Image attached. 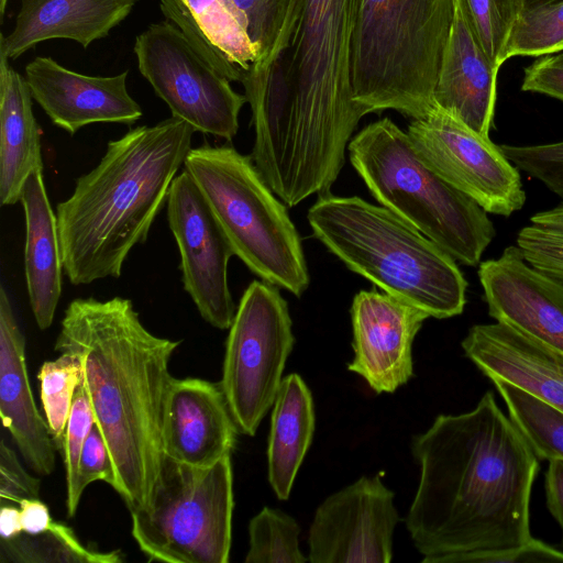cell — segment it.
Masks as SVG:
<instances>
[{
	"mask_svg": "<svg viewBox=\"0 0 563 563\" xmlns=\"http://www.w3.org/2000/svg\"><path fill=\"white\" fill-rule=\"evenodd\" d=\"M233 508L231 455L208 467L165 455L151 504L131 512L132 536L148 561L228 563Z\"/></svg>",
	"mask_w": 563,
	"mask_h": 563,
	"instance_id": "9c48e42d",
	"label": "cell"
},
{
	"mask_svg": "<svg viewBox=\"0 0 563 563\" xmlns=\"http://www.w3.org/2000/svg\"><path fill=\"white\" fill-rule=\"evenodd\" d=\"M95 422L93 410L82 378L76 389L65 432L58 448L66 471L68 517L76 514L81 499L82 494L78 484L79 461L85 441Z\"/></svg>",
	"mask_w": 563,
	"mask_h": 563,
	"instance_id": "e575fe53",
	"label": "cell"
},
{
	"mask_svg": "<svg viewBox=\"0 0 563 563\" xmlns=\"http://www.w3.org/2000/svg\"><path fill=\"white\" fill-rule=\"evenodd\" d=\"M519 169L563 199V141L539 145H499Z\"/></svg>",
	"mask_w": 563,
	"mask_h": 563,
	"instance_id": "d590c367",
	"label": "cell"
},
{
	"mask_svg": "<svg viewBox=\"0 0 563 563\" xmlns=\"http://www.w3.org/2000/svg\"><path fill=\"white\" fill-rule=\"evenodd\" d=\"M96 481H103L112 488L115 486V475L111 455L106 440L95 422L81 451L78 484L81 494L85 488Z\"/></svg>",
	"mask_w": 563,
	"mask_h": 563,
	"instance_id": "74e56055",
	"label": "cell"
},
{
	"mask_svg": "<svg viewBox=\"0 0 563 563\" xmlns=\"http://www.w3.org/2000/svg\"><path fill=\"white\" fill-rule=\"evenodd\" d=\"M159 7L206 63L242 81L257 53L231 0H161Z\"/></svg>",
	"mask_w": 563,
	"mask_h": 563,
	"instance_id": "603a6c76",
	"label": "cell"
},
{
	"mask_svg": "<svg viewBox=\"0 0 563 563\" xmlns=\"http://www.w3.org/2000/svg\"><path fill=\"white\" fill-rule=\"evenodd\" d=\"M137 0H20L12 32L0 52L15 59L41 42L67 38L87 48L124 21Z\"/></svg>",
	"mask_w": 563,
	"mask_h": 563,
	"instance_id": "7402d4cb",
	"label": "cell"
},
{
	"mask_svg": "<svg viewBox=\"0 0 563 563\" xmlns=\"http://www.w3.org/2000/svg\"><path fill=\"white\" fill-rule=\"evenodd\" d=\"M530 563L563 562V552L532 537L523 544L501 550H489L451 554L437 559L434 563Z\"/></svg>",
	"mask_w": 563,
	"mask_h": 563,
	"instance_id": "8d00e7d4",
	"label": "cell"
},
{
	"mask_svg": "<svg viewBox=\"0 0 563 563\" xmlns=\"http://www.w3.org/2000/svg\"><path fill=\"white\" fill-rule=\"evenodd\" d=\"M454 12L455 0H358L351 84L364 115L429 113Z\"/></svg>",
	"mask_w": 563,
	"mask_h": 563,
	"instance_id": "8992f818",
	"label": "cell"
},
{
	"mask_svg": "<svg viewBox=\"0 0 563 563\" xmlns=\"http://www.w3.org/2000/svg\"><path fill=\"white\" fill-rule=\"evenodd\" d=\"M521 90L563 101V51L544 55L526 67Z\"/></svg>",
	"mask_w": 563,
	"mask_h": 563,
	"instance_id": "ab89813d",
	"label": "cell"
},
{
	"mask_svg": "<svg viewBox=\"0 0 563 563\" xmlns=\"http://www.w3.org/2000/svg\"><path fill=\"white\" fill-rule=\"evenodd\" d=\"M41 482L30 475L21 465L15 452L9 448L4 440L0 443V496L20 505L25 499L40 498Z\"/></svg>",
	"mask_w": 563,
	"mask_h": 563,
	"instance_id": "f35d334b",
	"label": "cell"
},
{
	"mask_svg": "<svg viewBox=\"0 0 563 563\" xmlns=\"http://www.w3.org/2000/svg\"><path fill=\"white\" fill-rule=\"evenodd\" d=\"M179 344L147 330L123 297L76 298L60 322L54 349L82 360L95 421L113 463V489L130 512L148 507L159 477L168 365Z\"/></svg>",
	"mask_w": 563,
	"mask_h": 563,
	"instance_id": "3957f363",
	"label": "cell"
},
{
	"mask_svg": "<svg viewBox=\"0 0 563 563\" xmlns=\"http://www.w3.org/2000/svg\"><path fill=\"white\" fill-rule=\"evenodd\" d=\"M357 3L302 0L290 47L249 98L252 161L289 208L329 191L364 117L351 84Z\"/></svg>",
	"mask_w": 563,
	"mask_h": 563,
	"instance_id": "7a4b0ae2",
	"label": "cell"
},
{
	"mask_svg": "<svg viewBox=\"0 0 563 563\" xmlns=\"http://www.w3.org/2000/svg\"><path fill=\"white\" fill-rule=\"evenodd\" d=\"M488 314L563 353V284L530 266L516 245L479 263Z\"/></svg>",
	"mask_w": 563,
	"mask_h": 563,
	"instance_id": "2e32d148",
	"label": "cell"
},
{
	"mask_svg": "<svg viewBox=\"0 0 563 563\" xmlns=\"http://www.w3.org/2000/svg\"><path fill=\"white\" fill-rule=\"evenodd\" d=\"M473 27L483 48L500 68L507 60L512 29L527 0H464Z\"/></svg>",
	"mask_w": 563,
	"mask_h": 563,
	"instance_id": "836d02e7",
	"label": "cell"
},
{
	"mask_svg": "<svg viewBox=\"0 0 563 563\" xmlns=\"http://www.w3.org/2000/svg\"><path fill=\"white\" fill-rule=\"evenodd\" d=\"M24 71L33 99L70 135L92 123L132 125L143 115L126 89L128 70L111 77L88 76L37 56Z\"/></svg>",
	"mask_w": 563,
	"mask_h": 563,
	"instance_id": "e0dca14e",
	"label": "cell"
},
{
	"mask_svg": "<svg viewBox=\"0 0 563 563\" xmlns=\"http://www.w3.org/2000/svg\"><path fill=\"white\" fill-rule=\"evenodd\" d=\"M196 131L170 117L130 129L76 180L56 207L64 272L75 285L120 277L136 244L144 243L166 205Z\"/></svg>",
	"mask_w": 563,
	"mask_h": 563,
	"instance_id": "277c9868",
	"label": "cell"
},
{
	"mask_svg": "<svg viewBox=\"0 0 563 563\" xmlns=\"http://www.w3.org/2000/svg\"><path fill=\"white\" fill-rule=\"evenodd\" d=\"M32 93L24 77L0 52V201L21 200L24 184L43 170L41 131L32 109Z\"/></svg>",
	"mask_w": 563,
	"mask_h": 563,
	"instance_id": "d4e9b609",
	"label": "cell"
},
{
	"mask_svg": "<svg viewBox=\"0 0 563 563\" xmlns=\"http://www.w3.org/2000/svg\"><path fill=\"white\" fill-rule=\"evenodd\" d=\"M516 242L530 266L563 284V203L534 213Z\"/></svg>",
	"mask_w": 563,
	"mask_h": 563,
	"instance_id": "d6a6232c",
	"label": "cell"
},
{
	"mask_svg": "<svg viewBox=\"0 0 563 563\" xmlns=\"http://www.w3.org/2000/svg\"><path fill=\"white\" fill-rule=\"evenodd\" d=\"M407 133L422 159L487 213L509 217L526 201L519 169L499 145L434 103Z\"/></svg>",
	"mask_w": 563,
	"mask_h": 563,
	"instance_id": "7c38bea8",
	"label": "cell"
},
{
	"mask_svg": "<svg viewBox=\"0 0 563 563\" xmlns=\"http://www.w3.org/2000/svg\"><path fill=\"white\" fill-rule=\"evenodd\" d=\"M316 417L311 393L296 373L283 378L273 404L267 445L269 484L288 499L298 470L312 442Z\"/></svg>",
	"mask_w": 563,
	"mask_h": 563,
	"instance_id": "484cf974",
	"label": "cell"
},
{
	"mask_svg": "<svg viewBox=\"0 0 563 563\" xmlns=\"http://www.w3.org/2000/svg\"><path fill=\"white\" fill-rule=\"evenodd\" d=\"M547 507L563 532V461H550L544 478Z\"/></svg>",
	"mask_w": 563,
	"mask_h": 563,
	"instance_id": "60d3db41",
	"label": "cell"
},
{
	"mask_svg": "<svg viewBox=\"0 0 563 563\" xmlns=\"http://www.w3.org/2000/svg\"><path fill=\"white\" fill-rule=\"evenodd\" d=\"M25 220L24 274L30 306L41 330L51 327L62 295L64 262L56 213L43 170L33 172L21 195Z\"/></svg>",
	"mask_w": 563,
	"mask_h": 563,
	"instance_id": "cb8c5ba5",
	"label": "cell"
},
{
	"mask_svg": "<svg viewBox=\"0 0 563 563\" xmlns=\"http://www.w3.org/2000/svg\"><path fill=\"white\" fill-rule=\"evenodd\" d=\"M354 357L350 372L377 394L394 393L413 375L412 343L429 316L376 290H361L350 309Z\"/></svg>",
	"mask_w": 563,
	"mask_h": 563,
	"instance_id": "9a60e30c",
	"label": "cell"
},
{
	"mask_svg": "<svg viewBox=\"0 0 563 563\" xmlns=\"http://www.w3.org/2000/svg\"><path fill=\"white\" fill-rule=\"evenodd\" d=\"M120 551L99 552L85 547L73 529L54 521L51 528L37 534L21 532L19 536L0 540V562L12 563H119Z\"/></svg>",
	"mask_w": 563,
	"mask_h": 563,
	"instance_id": "83f0119b",
	"label": "cell"
},
{
	"mask_svg": "<svg viewBox=\"0 0 563 563\" xmlns=\"http://www.w3.org/2000/svg\"><path fill=\"white\" fill-rule=\"evenodd\" d=\"M239 432L220 382L172 377L163 418L166 456L208 467L231 455Z\"/></svg>",
	"mask_w": 563,
	"mask_h": 563,
	"instance_id": "ac0fdd59",
	"label": "cell"
},
{
	"mask_svg": "<svg viewBox=\"0 0 563 563\" xmlns=\"http://www.w3.org/2000/svg\"><path fill=\"white\" fill-rule=\"evenodd\" d=\"M300 527L279 509L264 507L249 523L245 563H303L299 548Z\"/></svg>",
	"mask_w": 563,
	"mask_h": 563,
	"instance_id": "1f68e13d",
	"label": "cell"
},
{
	"mask_svg": "<svg viewBox=\"0 0 563 563\" xmlns=\"http://www.w3.org/2000/svg\"><path fill=\"white\" fill-rule=\"evenodd\" d=\"M492 382L538 459L563 461V412L503 379Z\"/></svg>",
	"mask_w": 563,
	"mask_h": 563,
	"instance_id": "f1b7e54d",
	"label": "cell"
},
{
	"mask_svg": "<svg viewBox=\"0 0 563 563\" xmlns=\"http://www.w3.org/2000/svg\"><path fill=\"white\" fill-rule=\"evenodd\" d=\"M7 1H8V0H1V8H0V9H1V14H2V15H3V12H4V10H5Z\"/></svg>",
	"mask_w": 563,
	"mask_h": 563,
	"instance_id": "ee69618b",
	"label": "cell"
},
{
	"mask_svg": "<svg viewBox=\"0 0 563 563\" xmlns=\"http://www.w3.org/2000/svg\"><path fill=\"white\" fill-rule=\"evenodd\" d=\"M23 532L37 534L51 528L52 520L47 506L37 499H25L20 503Z\"/></svg>",
	"mask_w": 563,
	"mask_h": 563,
	"instance_id": "b9f144b4",
	"label": "cell"
},
{
	"mask_svg": "<svg viewBox=\"0 0 563 563\" xmlns=\"http://www.w3.org/2000/svg\"><path fill=\"white\" fill-rule=\"evenodd\" d=\"M498 70L482 46L464 0H455L454 19L433 91L434 103L488 136Z\"/></svg>",
	"mask_w": 563,
	"mask_h": 563,
	"instance_id": "ffe728a7",
	"label": "cell"
},
{
	"mask_svg": "<svg viewBox=\"0 0 563 563\" xmlns=\"http://www.w3.org/2000/svg\"><path fill=\"white\" fill-rule=\"evenodd\" d=\"M141 75L178 118L196 132L231 142L247 102L223 75L206 63L170 21L152 23L135 38Z\"/></svg>",
	"mask_w": 563,
	"mask_h": 563,
	"instance_id": "8fae6325",
	"label": "cell"
},
{
	"mask_svg": "<svg viewBox=\"0 0 563 563\" xmlns=\"http://www.w3.org/2000/svg\"><path fill=\"white\" fill-rule=\"evenodd\" d=\"M37 378L45 420L58 450L76 389L84 378L82 360L77 354L63 352L56 360L42 364Z\"/></svg>",
	"mask_w": 563,
	"mask_h": 563,
	"instance_id": "f546056e",
	"label": "cell"
},
{
	"mask_svg": "<svg viewBox=\"0 0 563 563\" xmlns=\"http://www.w3.org/2000/svg\"><path fill=\"white\" fill-rule=\"evenodd\" d=\"M0 417L30 467L38 475H49L55 468L56 448L33 398L25 336L3 285L0 288Z\"/></svg>",
	"mask_w": 563,
	"mask_h": 563,
	"instance_id": "44dd1931",
	"label": "cell"
},
{
	"mask_svg": "<svg viewBox=\"0 0 563 563\" xmlns=\"http://www.w3.org/2000/svg\"><path fill=\"white\" fill-rule=\"evenodd\" d=\"M236 255L255 275L300 297L310 283L286 205L252 157L229 145L191 147L184 163Z\"/></svg>",
	"mask_w": 563,
	"mask_h": 563,
	"instance_id": "ba28073f",
	"label": "cell"
},
{
	"mask_svg": "<svg viewBox=\"0 0 563 563\" xmlns=\"http://www.w3.org/2000/svg\"><path fill=\"white\" fill-rule=\"evenodd\" d=\"M278 287L253 280L229 328L220 385L241 433L253 437L273 406L295 336Z\"/></svg>",
	"mask_w": 563,
	"mask_h": 563,
	"instance_id": "30bf717a",
	"label": "cell"
},
{
	"mask_svg": "<svg viewBox=\"0 0 563 563\" xmlns=\"http://www.w3.org/2000/svg\"><path fill=\"white\" fill-rule=\"evenodd\" d=\"M532 1H537V0H527V3L532 2Z\"/></svg>",
	"mask_w": 563,
	"mask_h": 563,
	"instance_id": "f6af8a7d",
	"label": "cell"
},
{
	"mask_svg": "<svg viewBox=\"0 0 563 563\" xmlns=\"http://www.w3.org/2000/svg\"><path fill=\"white\" fill-rule=\"evenodd\" d=\"M307 218L331 253L385 294L437 319L463 312L467 282L456 261L389 209L325 192Z\"/></svg>",
	"mask_w": 563,
	"mask_h": 563,
	"instance_id": "5b68a950",
	"label": "cell"
},
{
	"mask_svg": "<svg viewBox=\"0 0 563 563\" xmlns=\"http://www.w3.org/2000/svg\"><path fill=\"white\" fill-rule=\"evenodd\" d=\"M166 206L168 225L179 250L184 290L206 322L227 330L236 311L228 283L232 246L185 169L174 179Z\"/></svg>",
	"mask_w": 563,
	"mask_h": 563,
	"instance_id": "4fadbf2b",
	"label": "cell"
},
{
	"mask_svg": "<svg viewBox=\"0 0 563 563\" xmlns=\"http://www.w3.org/2000/svg\"><path fill=\"white\" fill-rule=\"evenodd\" d=\"M231 1L257 53L255 63L245 76H263L290 47L302 0Z\"/></svg>",
	"mask_w": 563,
	"mask_h": 563,
	"instance_id": "4316f807",
	"label": "cell"
},
{
	"mask_svg": "<svg viewBox=\"0 0 563 563\" xmlns=\"http://www.w3.org/2000/svg\"><path fill=\"white\" fill-rule=\"evenodd\" d=\"M563 51V0H537L526 4L507 46L514 56H544Z\"/></svg>",
	"mask_w": 563,
	"mask_h": 563,
	"instance_id": "4dcf8cb0",
	"label": "cell"
},
{
	"mask_svg": "<svg viewBox=\"0 0 563 563\" xmlns=\"http://www.w3.org/2000/svg\"><path fill=\"white\" fill-rule=\"evenodd\" d=\"M411 453L420 479L406 527L423 563L531 538L539 459L490 391L471 411L439 415L412 438Z\"/></svg>",
	"mask_w": 563,
	"mask_h": 563,
	"instance_id": "6da1fadb",
	"label": "cell"
},
{
	"mask_svg": "<svg viewBox=\"0 0 563 563\" xmlns=\"http://www.w3.org/2000/svg\"><path fill=\"white\" fill-rule=\"evenodd\" d=\"M352 166L374 198L441 246L476 266L495 238L487 212L439 176L407 132L389 118L372 122L347 145Z\"/></svg>",
	"mask_w": 563,
	"mask_h": 563,
	"instance_id": "52a82bcc",
	"label": "cell"
},
{
	"mask_svg": "<svg viewBox=\"0 0 563 563\" xmlns=\"http://www.w3.org/2000/svg\"><path fill=\"white\" fill-rule=\"evenodd\" d=\"M394 493L379 475L362 476L327 497L309 530L311 563H389L400 521Z\"/></svg>",
	"mask_w": 563,
	"mask_h": 563,
	"instance_id": "5bb4252c",
	"label": "cell"
},
{
	"mask_svg": "<svg viewBox=\"0 0 563 563\" xmlns=\"http://www.w3.org/2000/svg\"><path fill=\"white\" fill-rule=\"evenodd\" d=\"M23 532L20 509L2 505L0 509V540H9Z\"/></svg>",
	"mask_w": 563,
	"mask_h": 563,
	"instance_id": "7bdbcfd3",
	"label": "cell"
},
{
	"mask_svg": "<svg viewBox=\"0 0 563 563\" xmlns=\"http://www.w3.org/2000/svg\"><path fill=\"white\" fill-rule=\"evenodd\" d=\"M465 356L490 380L503 379L563 412V353L501 322L475 324Z\"/></svg>",
	"mask_w": 563,
	"mask_h": 563,
	"instance_id": "d6986e66",
	"label": "cell"
}]
</instances>
